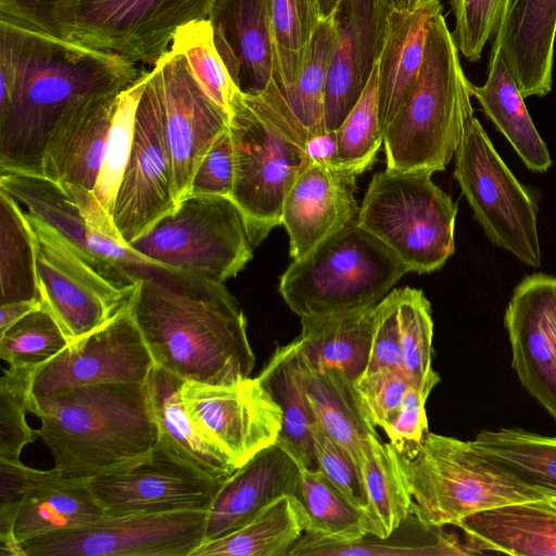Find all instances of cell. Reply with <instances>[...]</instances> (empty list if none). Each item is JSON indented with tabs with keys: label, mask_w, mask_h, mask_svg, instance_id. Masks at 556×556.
<instances>
[{
	"label": "cell",
	"mask_w": 556,
	"mask_h": 556,
	"mask_svg": "<svg viewBox=\"0 0 556 556\" xmlns=\"http://www.w3.org/2000/svg\"><path fill=\"white\" fill-rule=\"evenodd\" d=\"M132 61L0 15V173L40 175L46 142L85 102L143 74Z\"/></svg>",
	"instance_id": "cell-1"
},
{
	"label": "cell",
	"mask_w": 556,
	"mask_h": 556,
	"mask_svg": "<svg viewBox=\"0 0 556 556\" xmlns=\"http://www.w3.org/2000/svg\"><path fill=\"white\" fill-rule=\"evenodd\" d=\"M128 308L155 367L211 384L251 376L247 319L223 282L154 265L138 279Z\"/></svg>",
	"instance_id": "cell-2"
},
{
	"label": "cell",
	"mask_w": 556,
	"mask_h": 556,
	"mask_svg": "<svg viewBox=\"0 0 556 556\" xmlns=\"http://www.w3.org/2000/svg\"><path fill=\"white\" fill-rule=\"evenodd\" d=\"M38 437L62 477L90 479L147 453L157 441L144 383H99L31 397Z\"/></svg>",
	"instance_id": "cell-3"
},
{
	"label": "cell",
	"mask_w": 556,
	"mask_h": 556,
	"mask_svg": "<svg viewBox=\"0 0 556 556\" xmlns=\"http://www.w3.org/2000/svg\"><path fill=\"white\" fill-rule=\"evenodd\" d=\"M228 130L235 157L231 199L255 248L281 225L285 199L309 162L312 148L286 114L274 78L261 91L241 90L235 97Z\"/></svg>",
	"instance_id": "cell-4"
},
{
	"label": "cell",
	"mask_w": 556,
	"mask_h": 556,
	"mask_svg": "<svg viewBox=\"0 0 556 556\" xmlns=\"http://www.w3.org/2000/svg\"><path fill=\"white\" fill-rule=\"evenodd\" d=\"M471 83L442 12L431 21L412 94L384 129L387 168L444 170L473 117Z\"/></svg>",
	"instance_id": "cell-5"
},
{
	"label": "cell",
	"mask_w": 556,
	"mask_h": 556,
	"mask_svg": "<svg viewBox=\"0 0 556 556\" xmlns=\"http://www.w3.org/2000/svg\"><path fill=\"white\" fill-rule=\"evenodd\" d=\"M399 455L413 513L430 526L456 527L479 511L546 500L482 454L472 441L428 431L418 446Z\"/></svg>",
	"instance_id": "cell-6"
},
{
	"label": "cell",
	"mask_w": 556,
	"mask_h": 556,
	"mask_svg": "<svg viewBox=\"0 0 556 556\" xmlns=\"http://www.w3.org/2000/svg\"><path fill=\"white\" fill-rule=\"evenodd\" d=\"M356 220L303 258L293 260L281 275L279 292L301 319L375 306L409 273Z\"/></svg>",
	"instance_id": "cell-7"
},
{
	"label": "cell",
	"mask_w": 556,
	"mask_h": 556,
	"mask_svg": "<svg viewBox=\"0 0 556 556\" xmlns=\"http://www.w3.org/2000/svg\"><path fill=\"white\" fill-rule=\"evenodd\" d=\"M214 0H50L26 23L68 41L154 65L176 31Z\"/></svg>",
	"instance_id": "cell-8"
},
{
	"label": "cell",
	"mask_w": 556,
	"mask_h": 556,
	"mask_svg": "<svg viewBox=\"0 0 556 556\" xmlns=\"http://www.w3.org/2000/svg\"><path fill=\"white\" fill-rule=\"evenodd\" d=\"M431 176L390 168L375 174L356 220L418 274L440 269L455 251L457 205Z\"/></svg>",
	"instance_id": "cell-9"
},
{
	"label": "cell",
	"mask_w": 556,
	"mask_h": 556,
	"mask_svg": "<svg viewBox=\"0 0 556 556\" xmlns=\"http://www.w3.org/2000/svg\"><path fill=\"white\" fill-rule=\"evenodd\" d=\"M128 248L154 264L224 283L244 268L254 247L231 197L187 195Z\"/></svg>",
	"instance_id": "cell-10"
},
{
	"label": "cell",
	"mask_w": 556,
	"mask_h": 556,
	"mask_svg": "<svg viewBox=\"0 0 556 556\" xmlns=\"http://www.w3.org/2000/svg\"><path fill=\"white\" fill-rule=\"evenodd\" d=\"M26 215L36 236L41 306L55 318L70 342L128 307L137 281L106 270L56 229Z\"/></svg>",
	"instance_id": "cell-11"
},
{
	"label": "cell",
	"mask_w": 556,
	"mask_h": 556,
	"mask_svg": "<svg viewBox=\"0 0 556 556\" xmlns=\"http://www.w3.org/2000/svg\"><path fill=\"white\" fill-rule=\"evenodd\" d=\"M454 176L489 239L523 264L539 267L536 202L475 116L455 152Z\"/></svg>",
	"instance_id": "cell-12"
},
{
	"label": "cell",
	"mask_w": 556,
	"mask_h": 556,
	"mask_svg": "<svg viewBox=\"0 0 556 556\" xmlns=\"http://www.w3.org/2000/svg\"><path fill=\"white\" fill-rule=\"evenodd\" d=\"M206 510L106 516L21 543L22 556H191L204 540Z\"/></svg>",
	"instance_id": "cell-13"
},
{
	"label": "cell",
	"mask_w": 556,
	"mask_h": 556,
	"mask_svg": "<svg viewBox=\"0 0 556 556\" xmlns=\"http://www.w3.org/2000/svg\"><path fill=\"white\" fill-rule=\"evenodd\" d=\"M177 204L162 106L147 72L130 155L110 217L118 238L128 247Z\"/></svg>",
	"instance_id": "cell-14"
},
{
	"label": "cell",
	"mask_w": 556,
	"mask_h": 556,
	"mask_svg": "<svg viewBox=\"0 0 556 556\" xmlns=\"http://www.w3.org/2000/svg\"><path fill=\"white\" fill-rule=\"evenodd\" d=\"M222 482L180 459L159 440L141 456L88 479L109 516L207 510Z\"/></svg>",
	"instance_id": "cell-15"
},
{
	"label": "cell",
	"mask_w": 556,
	"mask_h": 556,
	"mask_svg": "<svg viewBox=\"0 0 556 556\" xmlns=\"http://www.w3.org/2000/svg\"><path fill=\"white\" fill-rule=\"evenodd\" d=\"M180 401L201 433L238 468L274 444L282 412L257 377L227 384L182 381Z\"/></svg>",
	"instance_id": "cell-16"
},
{
	"label": "cell",
	"mask_w": 556,
	"mask_h": 556,
	"mask_svg": "<svg viewBox=\"0 0 556 556\" xmlns=\"http://www.w3.org/2000/svg\"><path fill=\"white\" fill-rule=\"evenodd\" d=\"M153 357L128 307L71 342L36 372L31 397L99 383H144Z\"/></svg>",
	"instance_id": "cell-17"
},
{
	"label": "cell",
	"mask_w": 556,
	"mask_h": 556,
	"mask_svg": "<svg viewBox=\"0 0 556 556\" xmlns=\"http://www.w3.org/2000/svg\"><path fill=\"white\" fill-rule=\"evenodd\" d=\"M148 79L162 106L178 203L188 195L206 150L228 129L229 114L204 93L182 55L170 49L148 72Z\"/></svg>",
	"instance_id": "cell-18"
},
{
	"label": "cell",
	"mask_w": 556,
	"mask_h": 556,
	"mask_svg": "<svg viewBox=\"0 0 556 556\" xmlns=\"http://www.w3.org/2000/svg\"><path fill=\"white\" fill-rule=\"evenodd\" d=\"M355 190L354 174L333 164L330 155H312L281 210L292 260L303 258L357 219Z\"/></svg>",
	"instance_id": "cell-19"
},
{
	"label": "cell",
	"mask_w": 556,
	"mask_h": 556,
	"mask_svg": "<svg viewBox=\"0 0 556 556\" xmlns=\"http://www.w3.org/2000/svg\"><path fill=\"white\" fill-rule=\"evenodd\" d=\"M393 7L390 0H340L337 41L325 93V130L330 136L359 99L380 56Z\"/></svg>",
	"instance_id": "cell-20"
},
{
	"label": "cell",
	"mask_w": 556,
	"mask_h": 556,
	"mask_svg": "<svg viewBox=\"0 0 556 556\" xmlns=\"http://www.w3.org/2000/svg\"><path fill=\"white\" fill-rule=\"evenodd\" d=\"M301 468L274 443L224 480L207 510L204 541L227 534L282 495H294Z\"/></svg>",
	"instance_id": "cell-21"
},
{
	"label": "cell",
	"mask_w": 556,
	"mask_h": 556,
	"mask_svg": "<svg viewBox=\"0 0 556 556\" xmlns=\"http://www.w3.org/2000/svg\"><path fill=\"white\" fill-rule=\"evenodd\" d=\"M122 92L91 99L56 125L42 152L40 175L62 187L94 191Z\"/></svg>",
	"instance_id": "cell-22"
},
{
	"label": "cell",
	"mask_w": 556,
	"mask_h": 556,
	"mask_svg": "<svg viewBox=\"0 0 556 556\" xmlns=\"http://www.w3.org/2000/svg\"><path fill=\"white\" fill-rule=\"evenodd\" d=\"M494 35L492 47L498 49L522 97L549 93L556 0H506Z\"/></svg>",
	"instance_id": "cell-23"
},
{
	"label": "cell",
	"mask_w": 556,
	"mask_h": 556,
	"mask_svg": "<svg viewBox=\"0 0 556 556\" xmlns=\"http://www.w3.org/2000/svg\"><path fill=\"white\" fill-rule=\"evenodd\" d=\"M271 0H214L207 16L217 50L238 87L263 90L276 75Z\"/></svg>",
	"instance_id": "cell-24"
},
{
	"label": "cell",
	"mask_w": 556,
	"mask_h": 556,
	"mask_svg": "<svg viewBox=\"0 0 556 556\" xmlns=\"http://www.w3.org/2000/svg\"><path fill=\"white\" fill-rule=\"evenodd\" d=\"M543 274L525 277L505 312L511 366L521 384L556 419V349L546 329Z\"/></svg>",
	"instance_id": "cell-25"
},
{
	"label": "cell",
	"mask_w": 556,
	"mask_h": 556,
	"mask_svg": "<svg viewBox=\"0 0 556 556\" xmlns=\"http://www.w3.org/2000/svg\"><path fill=\"white\" fill-rule=\"evenodd\" d=\"M442 12L439 0H418L412 8H392L378 59L379 105L383 130L413 92L425 56L432 18Z\"/></svg>",
	"instance_id": "cell-26"
},
{
	"label": "cell",
	"mask_w": 556,
	"mask_h": 556,
	"mask_svg": "<svg viewBox=\"0 0 556 556\" xmlns=\"http://www.w3.org/2000/svg\"><path fill=\"white\" fill-rule=\"evenodd\" d=\"M456 527L479 554L556 556V502L548 498L479 511Z\"/></svg>",
	"instance_id": "cell-27"
},
{
	"label": "cell",
	"mask_w": 556,
	"mask_h": 556,
	"mask_svg": "<svg viewBox=\"0 0 556 556\" xmlns=\"http://www.w3.org/2000/svg\"><path fill=\"white\" fill-rule=\"evenodd\" d=\"M257 378L282 412L281 429L275 443L301 468L317 470L313 434L316 419L304 389L296 339L277 346Z\"/></svg>",
	"instance_id": "cell-28"
},
{
	"label": "cell",
	"mask_w": 556,
	"mask_h": 556,
	"mask_svg": "<svg viewBox=\"0 0 556 556\" xmlns=\"http://www.w3.org/2000/svg\"><path fill=\"white\" fill-rule=\"evenodd\" d=\"M181 383V379L155 366L147 380L157 440L187 464L222 482L237 467L188 416L179 397Z\"/></svg>",
	"instance_id": "cell-29"
},
{
	"label": "cell",
	"mask_w": 556,
	"mask_h": 556,
	"mask_svg": "<svg viewBox=\"0 0 556 556\" xmlns=\"http://www.w3.org/2000/svg\"><path fill=\"white\" fill-rule=\"evenodd\" d=\"M300 356L304 389L316 421L359 468L363 451L377 431L363 407L354 382L338 369L316 367L301 352Z\"/></svg>",
	"instance_id": "cell-30"
},
{
	"label": "cell",
	"mask_w": 556,
	"mask_h": 556,
	"mask_svg": "<svg viewBox=\"0 0 556 556\" xmlns=\"http://www.w3.org/2000/svg\"><path fill=\"white\" fill-rule=\"evenodd\" d=\"M377 305L301 319L296 341L302 356L316 367L338 369L355 382L368 365Z\"/></svg>",
	"instance_id": "cell-31"
},
{
	"label": "cell",
	"mask_w": 556,
	"mask_h": 556,
	"mask_svg": "<svg viewBox=\"0 0 556 556\" xmlns=\"http://www.w3.org/2000/svg\"><path fill=\"white\" fill-rule=\"evenodd\" d=\"M88 480L58 472L29 492L17 508L13 534L21 544L33 538L78 528L106 517Z\"/></svg>",
	"instance_id": "cell-32"
},
{
	"label": "cell",
	"mask_w": 556,
	"mask_h": 556,
	"mask_svg": "<svg viewBox=\"0 0 556 556\" xmlns=\"http://www.w3.org/2000/svg\"><path fill=\"white\" fill-rule=\"evenodd\" d=\"M471 94L530 170L545 173L551 167L548 149L498 49L492 47L488 78L482 86L471 84Z\"/></svg>",
	"instance_id": "cell-33"
},
{
	"label": "cell",
	"mask_w": 556,
	"mask_h": 556,
	"mask_svg": "<svg viewBox=\"0 0 556 556\" xmlns=\"http://www.w3.org/2000/svg\"><path fill=\"white\" fill-rule=\"evenodd\" d=\"M444 527L430 526L413 511L389 536L381 539L368 534L363 540L334 544L312 539L305 534L290 551L289 556H343V555H477L478 552Z\"/></svg>",
	"instance_id": "cell-34"
},
{
	"label": "cell",
	"mask_w": 556,
	"mask_h": 556,
	"mask_svg": "<svg viewBox=\"0 0 556 556\" xmlns=\"http://www.w3.org/2000/svg\"><path fill=\"white\" fill-rule=\"evenodd\" d=\"M361 473L368 501L369 534L389 536L413 511V497L396 450L378 433L363 451Z\"/></svg>",
	"instance_id": "cell-35"
},
{
	"label": "cell",
	"mask_w": 556,
	"mask_h": 556,
	"mask_svg": "<svg viewBox=\"0 0 556 556\" xmlns=\"http://www.w3.org/2000/svg\"><path fill=\"white\" fill-rule=\"evenodd\" d=\"M304 534L292 495H282L238 529L202 542L191 556H289Z\"/></svg>",
	"instance_id": "cell-36"
},
{
	"label": "cell",
	"mask_w": 556,
	"mask_h": 556,
	"mask_svg": "<svg viewBox=\"0 0 556 556\" xmlns=\"http://www.w3.org/2000/svg\"><path fill=\"white\" fill-rule=\"evenodd\" d=\"M292 496L304 534L312 539L348 544L358 542L369 534L366 517L318 469L301 468L296 491Z\"/></svg>",
	"instance_id": "cell-37"
},
{
	"label": "cell",
	"mask_w": 556,
	"mask_h": 556,
	"mask_svg": "<svg viewBox=\"0 0 556 556\" xmlns=\"http://www.w3.org/2000/svg\"><path fill=\"white\" fill-rule=\"evenodd\" d=\"M334 14L318 23L294 86L282 96L291 116L312 151L329 138L325 130V93L337 41Z\"/></svg>",
	"instance_id": "cell-38"
},
{
	"label": "cell",
	"mask_w": 556,
	"mask_h": 556,
	"mask_svg": "<svg viewBox=\"0 0 556 556\" xmlns=\"http://www.w3.org/2000/svg\"><path fill=\"white\" fill-rule=\"evenodd\" d=\"M472 444L518 479L556 502V437L520 428L480 431Z\"/></svg>",
	"instance_id": "cell-39"
},
{
	"label": "cell",
	"mask_w": 556,
	"mask_h": 556,
	"mask_svg": "<svg viewBox=\"0 0 556 556\" xmlns=\"http://www.w3.org/2000/svg\"><path fill=\"white\" fill-rule=\"evenodd\" d=\"M0 304L40 301L36 236L25 211L0 190Z\"/></svg>",
	"instance_id": "cell-40"
},
{
	"label": "cell",
	"mask_w": 556,
	"mask_h": 556,
	"mask_svg": "<svg viewBox=\"0 0 556 556\" xmlns=\"http://www.w3.org/2000/svg\"><path fill=\"white\" fill-rule=\"evenodd\" d=\"M0 190L24 205L26 213L56 229L99 264L87 248V223L75 200L59 184L37 174L0 173Z\"/></svg>",
	"instance_id": "cell-41"
},
{
	"label": "cell",
	"mask_w": 556,
	"mask_h": 556,
	"mask_svg": "<svg viewBox=\"0 0 556 556\" xmlns=\"http://www.w3.org/2000/svg\"><path fill=\"white\" fill-rule=\"evenodd\" d=\"M383 139L376 63L359 99L339 128L331 134L330 160L355 176L361 175L371 168L378 151L383 146Z\"/></svg>",
	"instance_id": "cell-42"
},
{
	"label": "cell",
	"mask_w": 556,
	"mask_h": 556,
	"mask_svg": "<svg viewBox=\"0 0 556 556\" xmlns=\"http://www.w3.org/2000/svg\"><path fill=\"white\" fill-rule=\"evenodd\" d=\"M317 0H271L274 77L285 96L296 83L312 36L320 22Z\"/></svg>",
	"instance_id": "cell-43"
},
{
	"label": "cell",
	"mask_w": 556,
	"mask_h": 556,
	"mask_svg": "<svg viewBox=\"0 0 556 556\" xmlns=\"http://www.w3.org/2000/svg\"><path fill=\"white\" fill-rule=\"evenodd\" d=\"M397 314L404 371L426 397L440 381L432 368L433 321L431 305L420 289H399Z\"/></svg>",
	"instance_id": "cell-44"
},
{
	"label": "cell",
	"mask_w": 556,
	"mask_h": 556,
	"mask_svg": "<svg viewBox=\"0 0 556 556\" xmlns=\"http://www.w3.org/2000/svg\"><path fill=\"white\" fill-rule=\"evenodd\" d=\"M169 49L182 55L204 93L229 114L232 100L241 89L217 50L210 21L198 20L180 27Z\"/></svg>",
	"instance_id": "cell-45"
},
{
	"label": "cell",
	"mask_w": 556,
	"mask_h": 556,
	"mask_svg": "<svg viewBox=\"0 0 556 556\" xmlns=\"http://www.w3.org/2000/svg\"><path fill=\"white\" fill-rule=\"evenodd\" d=\"M71 342L42 306L0 333V356L9 366L41 367Z\"/></svg>",
	"instance_id": "cell-46"
},
{
	"label": "cell",
	"mask_w": 556,
	"mask_h": 556,
	"mask_svg": "<svg viewBox=\"0 0 556 556\" xmlns=\"http://www.w3.org/2000/svg\"><path fill=\"white\" fill-rule=\"evenodd\" d=\"M147 72L119 94L104 160L94 187V195L109 216L130 155L135 116Z\"/></svg>",
	"instance_id": "cell-47"
},
{
	"label": "cell",
	"mask_w": 556,
	"mask_h": 556,
	"mask_svg": "<svg viewBox=\"0 0 556 556\" xmlns=\"http://www.w3.org/2000/svg\"><path fill=\"white\" fill-rule=\"evenodd\" d=\"M40 367L9 366L0 379V458L20 459L23 448L38 437L26 413L30 409L31 387Z\"/></svg>",
	"instance_id": "cell-48"
},
{
	"label": "cell",
	"mask_w": 556,
	"mask_h": 556,
	"mask_svg": "<svg viewBox=\"0 0 556 556\" xmlns=\"http://www.w3.org/2000/svg\"><path fill=\"white\" fill-rule=\"evenodd\" d=\"M56 471L40 470L24 465L20 459L0 458V555L22 556L21 544L13 534L18 506L37 485Z\"/></svg>",
	"instance_id": "cell-49"
},
{
	"label": "cell",
	"mask_w": 556,
	"mask_h": 556,
	"mask_svg": "<svg viewBox=\"0 0 556 556\" xmlns=\"http://www.w3.org/2000/svg\"><path fill=\"white\" fill-rule=\"evenodd\" d=\"M455 18L452 31L458 51L477 61L494 35L506 0H448Z\"/></svg>",
	"instance_id": "cell-50"
},
{
	"label": "cell",
	"mask_w": 556,
	"mask_h": 556,
	"mask_svg": "<svg viewBox=\"0 0 556 556\" xmlns=\"http://www.w3.org/2000/svg\"><path fill=\"white\" fill-rule=\"evenodd\" d=\"M313 434L318 470L352 506L366 517L368 501L358 466L317 421Z\"/></svg>",
	"instance_id": "cell-51"
},
{
	"label": "cell",
	"mask_w": 556,
	"mask_h": 556,
	"mask_svg": "<svg viewBox=\"0 0 556 556\" xmlns=\"http://www.w3.org/2000/svg\"><path fill=\"white\" fill-rule=\"evenodd\" d=\"M363 407L375 427L384 430L397 415L410 382L404 371H365L355 382Z\"/></svg>",
	"instance_id": "cell-52"
},
{
	"label": "cell",
	"mask_w": 556,
	"mask_h": 556,
	"mask_svg": "<svg viewBox=\"0 0 556 556\" xmlns=\"http://www.w3.org/2000/svg\"><path fill=\"white\" fill-rule=\"evenodd\" d=\"M233 182V147L227 129L213 141L199 162L188 195L231 197Z\"/></svg>",
	"instance_id": "cell-53"
},
{
	"label": "cell",
	"mask_w": 556,
	"mask_h": 556,
	"mask_svg": "<svg viewBox=\"0 0 556 556\" xmlns=\"http://www.w3.org/2000/svg\"><path fill=\"white\" fill-rule=\"evenodd\" d=\"M397 301L399 289H395L377 305L371 348L365 371L380 368L404 371Z\"/></svg>",
	"instance_id": "cell-54"
},
{
	"label": "cell",
	"mask_w": 556,
	"mask_h": 556,
	"mask_svg": "<svg viewBox=\"0 0 556 556\" xmlns=\"http://www.w3.org/2000/svg\"><path fill=\"white\" fill-rule=\"evenodd\" d=\"M427 399L410 384L397 415L383 430L396 452L404 453L418 446L429 431L425 408Z\"/></svg>",
	"instance_id": "cell-55"
},
{
	"label": "cell",
	"mask_w": 556,
	"mask_h": 556,
	"mask_svg": "<svg viewBox=\"0 0 556 556\" xmlns=\"http://www.w3.org/2000/svg\"><path fill=\"white\" fill-rule=\"evenodd\" d=\"M542 302L545 326L556 349V277L543 274Z\"/></svg>",
	"instance_id": "cell-56"
},
{
	"label": "cell",
	"mask_w": 556,
	"mask_h": 556,
	"mask_svg": "<svg viewBox=\"0 0 556 556\" xmlns=\"http://www.w3.org/2000/svg\"><path fill=\"white\" fill-rule=\"evenodd\" d=\"M50 0H0V15L22 23L31 17Z\"/></svg>",
	"instance_id": "cell-57"
},
{
	"label": "cell",
	"mask_w": 556,
	"mask_h": 556,
	"mask_svg": "<svg viewBox=\"0 0 556 556\" xmlns=\"http://www.w3.org/2000/svg\"><path fill=\"white\" fill-rule=\"evenodd\" d=\"M40 307V301H16L0 304V333Z\"/></svg>",
	"instance_id": "cell-58"
},
{
	"label": "cell",
	"mask_w": 556,
	"mask_h": 556,
	"mask_svg": "<svg viewBox=\"0 0 556 556\" xmlns=\"http://www.w3.org/2000/svg\"><path fill=\"white\" fill-rule=\"evenodd\" d=\"M321 18L332 15L340 0H317Z\"/></svg>",
	"instance_id": "cell-59"
},
{
	"label": "cell",
	"mask_w": 556,
	"mask_h": 556,
	"mask_svg": "<svg viewBox=\"0 0 556 556\" xmlns=\"http://www.w3.org/2000/svg\"><path fill=\"white\" fill-rule=\"evenodd\" d=\"M418 0H390L394 9H408L412 8Z\"/></svg>",
	"instance_id": "cell-60"
},
{
	"label": "cell",
	"mask_w": 556,
	"mask_h": 556,
	"mask_svg": "<svg viewBox=\"0 0 556 556\" xmlns=\"http://www.w3.org/2000/svg\"><path fill=\"white\" fill-rule=\"evenodd\" d=\"M439 1H441V0H439Z\"/></svg>",
	"instance_id": "cell-61"
}]
</instances>
